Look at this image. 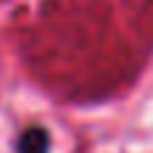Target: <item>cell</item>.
<instances>
[{
    "mask_svg": "<svg viewBox=\"0 0 153 153\" xmlns=\"http://www.w3.org/2000/svg\"><path fill=\"white\" fill-rule=\"evenodd\" d=\"M23 153H45V133L43 131H28L20 142Z\"/></svg>",
    "mask_w": 153,
    "mask_h": 153,
    "instance_id": "obj_1",
    "label": "cell"
}]
</instances>
